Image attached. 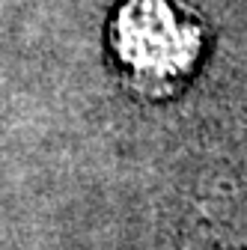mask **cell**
<instances>
[{
    "label": "cell",
    "mask_w": 247,
    "mask_h": 250,
    "mask_svg": "<svg viewBox=\"0 0 247 250\" xmlns=\"http://www.w3.org/2000/svg\"><path fill=\"white\" fill-rule=\"evenodd\" d=\"M214 244L218 250H247V197L235 200L226 221L218 224Z\"/></svg>",
    "instance_id": "2"
},
{
    "label": "cell",
    "mask_w": 247,
    "mask_h": 250,
    "mask_svg": "<svg viewBox=\"0 0 247 250\" xmlns=\"http://www.w3.org/2000/svg\"><path fill=\"white\" fill-rule=\"evenodd\" d=\"M110 45L137 89L164 96L194 72L203 30L173 0H125L113 15Z\"/></svg>",
    "instance_id": "1"
}]
</instances>
